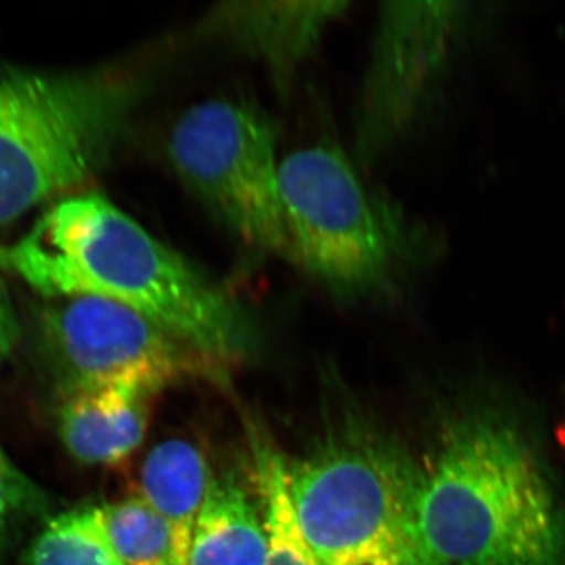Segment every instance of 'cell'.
Returning a JSON list of instances; mask_svg holds the SVG:
<instances>
[{
    "instance_id": "1",
    "label": "cell",
    "mask_w": 565,
    "mask_h": 565,
    "mask_svg": "<svg viewBox=\"0 0 565 565\" xmlns=\"http://www.w3.org/2000/svg\"><path fill=\"white\" fill-rule=\"evenodd\" d=\"M0 266L51 300L126 305L225 364L256 343L236 300L96 193L52 204L18 243L0 247Z\"/></svg>"
},
{
    "instance_id": "2",
    "label": "cell",
    "mask_w": 565,
    "mask_h": 565,
    "mask_svg": "<svg viewBox=\"0 0 565 565\" xmlns=\"http://www.w3.org/2000/svg\"><path fill=\"white\" fill-rule=\"evenodd\" d=\"M419 525L440 565H565V509L525 433L494 408L445 424Z\"/></svg>"
},
{
    "instance_id": "3",
    "label": "cell",
    "mask_w": 565,
    "mask_h": 565,
    "mask_svg": "<svg viewBox=\"0 0 565 565\" xmlns=\"http://www.w3.org/2000/svg\"><path fill=\"white\" fill-rule=\"evenodd\" d=\"M424 468L352 408L288 460L300 530L322 565H440L424 541Z\"/></svg>"
},
{
    "instance_id": "4",
    "label": "cell",
    "mask_w": 565,
    "mask_h": 565,
    "mask_svg": "<svg viewBox=\"0 0 565 565\" xmlns=\"http://www.w3.org/2000/svg\"><path fill=\"white\" fill-rule=\"evenodd\" d=\"M143 88L125 70L50 73L0 63V226L98 173Z\"/></svg>"
},
{
    "instance_id": "5",
    "label": "cell",
    "mask_w": 565,
    "mask_h": 565,
    "mask_svg": "<svg viewBox=\"0 0 565 565\" xmlns=\"http://www.w3.org/2000/svg\"><path fill=\"white\" fill-rule=\"evenodd\" d=\"M280 191L292 263L344 299L384 288L401 236L343 151L318 143L286 156Z\"/></svg>"
},
{
    "instance_id": "6",
    "label": "cell",
    "mask_w": 565,
    "mask_h": 565,
    "mask_svg": "<svg viewBox=\"0 0 565 565\" xmlns=\"http://www.w3.org/2000/svg\"><path fill=\"white\" fill-rule=\"evenodd\" d=\"M174 172L247 247L291 259L273 122L248 104L189 107L169 137Z\"/></svg>"
},
{
    "instance_id": "7",
    "label": "cell",
    "mask_w": 565,
    "mask_h": 565,
    "mask_svg": "<svg viewBox=\"0 0 565 565\" xmlns=\"http://www.w3.org/2000/svg\"><path fill=\"white\" fill-rule=\"evenodd\" d=\"M44 362L63 397L128 388L154 397L225 366L126 305L99 297L51 300L41 311Z\"/></svg>"
},
{
    "instance_id": "8",
    "label": "cell",
    "mask_w": 565,
    "mask_h": 565,
    "mask_svg": "<svg viewBox=\"0 0 565 565\" xmlns=\"http://www.w3.org/2000/svg\"><path fill=\"white\" fill-rule=\"evenodd\" d=\"M444 3L382 6L355 118V148L371 161L408 128L444 54Z\"/></svg>"
},
{
    "instance_id": "9",
    "label": "cell",
    "mask_w": 565,
    "mask_h": 565,
    "mask_svg": "<svg viewBox=\"0 0 565 565\" xmlns=\"http://www.w3.org/2000/svg\"><path fill=\"white\" fill-rule=\"evenodd\" d=\"M349 6L344 0L222 2L204 11L195 31L262 62L275 82L288 85Z\"/></svg>"
},
{
    "instance_id": "10",
    "label": "cell",
    "mask_w": 565,
    "mask_h": 565,
    "mask_svg": "<svg viewBox=\"0 0 565 565\" xmlns=\"http://www.w3.org/2000/svg\"><path fill=\"white\" fill-rule=\"evenodd\" d=\"M154 397L137 390L110 388L65 397L58 433L77 462L117 465L139 448Z\"/></svg>"
},
{
    "instance_id": "11",
    "label": "cell",
    "mask_w": 565,
    "mask_h": 565,
    "mask_svg": "<svg viewBox=\"0 0 565 565\" xmlns=\"http://www.w3.org/2000/svg\"><path fill=\"white\" fill-rule=\"evenodd\" d=\"M207 481L204 456L189 441H163L145 459L141 497L166 523L172 565H191L193 533Z\"/></svg>"
},
{
    "instance_id": "12",
    "label": "cell",
    "mask_w": 565,
    "mask_h": 565,
    "mask_svg": "<svg viewBox=\"0 0 565 565\" xmlns=\"http://www.w3.org/2000/svg\"><path fill=\"white\" fill-rule=\"evenodd\" d=\"M264 520L232 475L210 478L193 533L191 565H264Z\"/></svg>"
},
{
    "instance_id": "13",
    "label": "cell",
    "mask_w": 565,
    "mask_h": 565,
    "mask_svg": "<svg viewBox=\"0 0 565 565\" xmlns=\"http://www.w3.org/2000/svg\"><path fill=\"white\" fill-rule=\"evenodd\" d=\"M256 482L262 494L267 552L264 565H322L300 530L288 484V460L263 426L248 423Z\"/></svg>"
},
{
    "instance_id": "14",
    "label": "cell",
    "mask_w": 565,
    "mask_h": 565,
    "mask_svg": "<svg viewBox=\"0 0 565 565\" xmlns=\"http://www.w3.org/2000/svg\"><path fill=\"white\" fill-rule=\"evenodd\" d=\"M28 565H122L111 545L103 508L73 509L54 516L32 542Z\"/></svg>"
},
{
    "instance_id": "15",
    "label": "cell",
    "mask_w": 565,
    "mask_h": 565,
    "mask_svg": "<svg viewBox=\"0 0 565 565\" xmlns=\"http://www.w3.org/2000/svg\"><path fill=\"white\" fill-rule=\"evenodd\" d=\"M103 514L122 565H172L166 523L141 494L103 505Z\"/></svg>"
},
{
    "instance_id": "16",
    "label": "cell",
    "mask_w": 565,
    "mask_h": 565,
    "mask_svg": "<svg viewBox=\"0 0 565 565\" xmlns=\"http://www.w3.org/2000/svg\"><path fill=\"white\" fill-rule=\"evenodd\" d=\"M50 511V497L11 462L0 446V552L25 523Z\"/></svg>"
},
{
    "instance_id": "17",
    "label": "cell",
    "mask_w": 565,
    "mask_h": 565,
    "mask_svg": "<svg viewBox=\"0 0 565 565\" xmlns=\"http://www.w3.org/2000/svg\"><path fill=\"white\" fill-rule=\"evenodd\" d=\"M18 338V322L9 292L0 280V363L9 355Z\"/></svg>"
}]
</instances>
